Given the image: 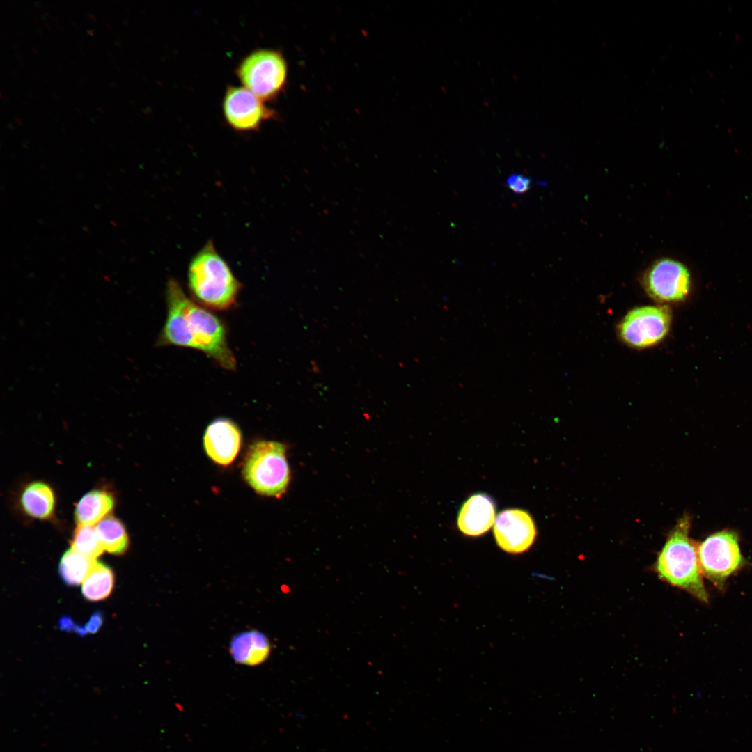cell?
Instances as JSON below:
<instances>
[{"label":"cell","instance_id":"16","mask_svg":"<svg viewBox=\"0 0 752 752\" xmlns=\"http://www.w3.org/2000/svg\"><path fill=\"white\" fill-rule=\"evenodd\" d=\"M114 574L107 565L96 561L81 585L84 597L91 602L105 600L114 586Z\"/></svg>","mask_w":752,"mask_h":752},{"label":"cell","instance_id":"14","mask_svg":"<svg viewBox=\"0 0 752 752\" xmlns=\"http://www.w3.org/2000/svg\"><path fill=\"white\" fill-rule=\"evenodd\" d=\"M113 506V496L107 491H90L81 497L76 506V521L78 525L93 526L106 517Z\"/></svg>","mask_w":752,"mask_h":752},{"label":"cell","instance_id":"15","mask_svg":"<svg viewBox=\"0 0 752 752\" xmlns=\"http://www.w3.org/2000/svg\"><path fill=\"white\" fill-rule=\"evenodd\" d=\"M20 503L24 512L29 516L45 519L54 513L55 496L52 489L46 483L34 482L23 490Z\"/></svg>","mask_w":752,"mask_h":752},{"label":"cell","instance_id":"31","mask_svg":"<svg viewBox=\"0 0 752 752\" xmlns=\"http://www.w3.org/2000/svg\"><path fill=\"white\" fill-rule=\"evenodd\" d=\"M44 25H45V26H46L47 28L49 29V25H48V24H47L46 23H45V22H44Z\"/></svg>","mask_w":752,"mask_h":752},{"label":"cell","instance_id":"23","mask_svg":"<svg viewBox=\"0 0 752 752\" xmlns=\"http://www.w3.org/2000/svg\"><path fill=\"white\" fill-rule=\"evenodd\" d=\"M86 16L89 20H93V21H95V22L97 21L96 18H95V16L94 15H93L92 13H88V14L86 15Z\"/></svg>","mask_w":752,"mask_h":752},{"label":"cell","instance_id":"5","mask_svg":"<svg viewBox=\"0 0 752 752\" xmlns=\"http://www.w3.org/2000/svg\"><path fill=\"white\" fill-rule=\"evenodd\" d=\"M242 86L263 102L279 95L287 77V64L278 51L258 49L246 55L236 69Z\"/></svg>","mask_w":752,"mask_h":752},{"label":"cell","instance_id":"32","mask_svg":"<svg viewBox=\"0 0 752 752\" xmlns=\"http://www.w3.org/2000/svg\"><path fill=\"white\" fill-rule=\"evenodd\" d=\"M75 109H76V110H77V111H78V112H79V113H81V112L80 111V110H79V109H78L77 108H75Z\"/></svg>","mask_w":752,"mask_h":752},{"label":"cell","instance_id":"7","mask_svg":"<svg viewBox=\"0 0 752 752\" xmlns=\"http://www.w3.org/2000/svg\"><path fill=\"white\" fill-rule=\"evenodd\" d=\"M671 322L669 308L643 306L630 311L621 321L618 331L627 345L639 348L654 345L667 334Z\"/></svg>","mask_w":752,"mask_h":752},{"label":"cell","instance_id":"2","mask_svg":"<svg viewBox=\"0 0 752 752\" xmlns=\"http://www.w3.org/2000/svg\"><path fill=\"white\" fill-rule=\"evenodd\" d=\"M690 517H681L657 556L655 570L668 584L687 591L707 603L709 595L700 570L698 545L689 537Z\"/></svg>","mask_w":752,"mask_h":752},{"label":"cell","instance_id":"8","mask_svg":"<svg viewBox=\"0 0 752 752\" xmlns=\"http://www.w3.org/2000/svg\"><path fill=\"white\" fill-rule=\"evenodd\" d=\"M642 282L648 295L660 302L682 301L691 288V276L687 267L668 258L652 263L644 272Z\"/></svg>","mask_w":752,"mask_h":752},{"label":"cell","instance_id":"27","mask_svg":"<svg viewBox=\"0 0 752 752\" xmlns=\"http://www.w3.org/2000/svg\"><path fill=\"white\" fill-rule=\"evenodd\" d=\"M97 110H98V111H100V112H101V113H104V112H103V111H102V109L101 108H100V107H97Z\"/></svg>","mask_w":752,"mask_h":752},{"label":"cell","instance_id":"26","mask_svg":"<svg viewBox=\"0 0 752 752\" xmlns=\"http://www.w3.org/2000/svg\"><path fill=\"white\" fill-rule=\"evenodd\" d=\"M31 49H33V52H35L36 54H38V52H37V50H36V49L35 47H31Z\"/></svg>","mask_w":752,"mask_h":752},{"label":"cell","instance_id":"10","mask_svg":"<svg viewBox=\"0 0 752 752\" xmlns=\"http://www.w3.org/2000/svg\"><path fill=\"white\" fill-rule=\"evenodd\" d=\"M493 533L496 545L503 551L520 554L533 545L537 529L533 517L527 511L508 508L497 515Z\"/></svg>","mask_w":752,"mask_h":752},{"label":"cell","instance_id":"11","mask_svg":"<svg viewBox=\"0 0 752 752\" xmlns=\"http://www.w3.org/2000/svg\"><path fill=\"white\" fill-rule=\"evenodd\" d=\"M241 433L237 425L227 418H219L207 428L203 445L208 457L214 462L226 466L233 462L241 445Z\"/></svg>","mask_w":752,"mask_h":752},{"label":"cell","instance_id":"9","mask_svg":"<svg viewBox=\"0 0 752 752\" xmlns=\"http://www.w3.org/2000/svg\"><path fill=\"white\" fill-rule=\"evenodd\" d=\"M222 106L227 123L238 132L256 131L264 122L275 116L273 109L243 86H228Z\"/></svg>","mask_w":752,"mask_h":752},{"label":"cell","instance_id":"29","mask_svg":"<svg viewBox=\"0 0 752 752\" xmlns=\"http://www.w3.org/2000/svg\"><path fill=\"white\" fill-rule=\"evenodd\" d=\"M105 25L108 27V29H111V26L107 23H105Z\"/></svg>","mask_w":752,"mask_h":752},{"label":"cell","instance_id":"33","mask_svg":"<svg viewBox=\"0 0 752 752\" xmlns=\"http://www.w3.org/2000/svg\"><path fill=\"white\" fill-rule=\"evenodd\" d=\"M53 18H54V20H56V21L57 22H58V19H57L56 17H54Z\"/></svg>","mask_w":752,"mask_h":752},{"label":"cell","instance_id":"4","mask_svg":"<svg viewBox=\"0 0 752 752\" xmlns=\"http://www.w3.org/2000/svg\"><path fill=\"white\" fill-rule=\"evenodd\" d=\"M243 475L259 494L277 498L282 496L290 480L285 446L273 441L252 444L245 458Z\"/></svg>","mask_w":752,"mask_h":752},{"label":"cell","instance_id":"3","mask_svg":"<svg viewBox=\"0 0 752 752\" xmlns=\"http://www.w3.org/2000/svg\"><path fill=\"white\" fill-rule=\"evenodd\" d=\"M187 279L195 299L204 307L217 311L233 307L242 287L211 240L191 260Z\"/></svg>","mask_w":752,"mask_h":752},{"label":"cell","instance_id":"1","mask_svg":"<svg viewBox=\"0 0 752 752\" xmlns=\"http://www.w3.org/2000/svg\"><path fill=\"white\" fill-rule=\"evenodd\" d=\"M166 301L167 317L157 345L196 349L210 357L223 368L234 370L236 360L221 321L190 299L174 279L167 283Z\"/></svg>","mask_w":752,"mask_h":752},{"label":"cell","instance_id":"21","mask_svg":"<svg viewBox=\"0 0 752 752\" xmlns=\"http://www.w3.org/2000/svg\"><path fill=\"white\" fill-rule=\"evenodd\" d=\"M103 623V616L100 611H95L90 617L85 627L88 634H95L100 629Z\"/></svg>","mask_w":752,"mask_h":752},{"label":"cell","instance_id":"20","mask_svg":"<svg viewBox=\"0 0 752 752\" xmlns=\"http://www.w3.org/2000/svg\"><path fill=\"white\" fill-rule=\"evenodd\" d=\"M531 180L529 177L519 173H512L506 180V185L513 193L522 194L526 193L531 187Z\"/></svg>","mask_w":752,"mask_h":752},{"label":"cell","instance_id":"17","mask_svg":"<svg viewBox=\"0 0 752 752\" xmlns=\"http://www.w3.org/2000/svg\"><path fill=\"white\" fill-rule=\"evenodd\" d=\"M96 561V559L91 558L71 548L61 556L58 565L59 575L66 585L79 586L83 583Z\"/></svg>","mask_w":752,"mask_h":752},{"label":"cell","instance_id":"18","mask_svg":"<svg viewBox=\"0 0 752 752\" xmlns=\"http://www.w3.org/2000/svg\"><path fill=\"white\" fill-rule=\"evenodd\" d=\"M95 528L104 550L114 555H122L126 552L129 539L120 520L113 516H107L97 524Z\"/></svg>","mask_w":752,"mask_h":752},{"label":"cell","instance_id":"12","mask_svg":"<svg viewBox=\"0 0 752 752\" xmlns=\"http://www.w3.org/2000/svg\"><path fill=\"white\" fill-rule=\"evenodd\" d=\"M496 505L485 493H476L461 506L457 518L458 529L465 535L478 537L487 533L495 522Z\"/></svg>","mask_w":752,"mask_h":752},{"label":"cell","instance_id":"28","mask_svg":"<svg viewBox=\"0 0 752 752\" xmlns=\"http://www.w3.org/2000/svg\"><path fill=\"white\" fill-rule=\"evenodd\" d=\"M44 13H45V15H47V17H50V15H49V14L48 13H47L46 11H44Z\"/></svg>","mask_w":752,"mask_h":752},{"label":"cell","instance_id":"24","mask_svg":"<svg viewBox=\"0 0 752 752\" xmlns=\"http://www.w3.org/2000/svg\"><path fill=\"white\" fill-rule=\"evenodd\" d=\"M93 31H94V29H88V30H87V32H88V34H89V35H91V36H94Z\"/></svg>","mask_w":752,"mask_h":752},{"label":"cell","instance_id":"22","mask_svg":"<svg viewBox=\"0 0 752 752\" xmlns=\"http://www.w3.org/2000/svg\"><path fill=\"white\" fill-rule=\"evenodd\" d=\"M58 627L62 631L73 632L77 634L81 625H77L68 616H63L58 621Z\"/></svg>","mask_w":752,"mask_h":752},{"label":"cell","instance_id":"6","mask_svg":"<svg viewBox=\"0 0 752 752\" xmlns=\"http://www.w3.org/2000/svg\"><path fill=\"white\" fill-rule=\"evenodd\" d=\"M698 554L703 576L718 588L744 564L737 535L730 530L709 535L698 545Z\"/></svg>","mask_w":752,"mask_h":752},{"label":"cell","instance_id":"19","mask_svg":"<svg viewBox=\"0 0 752 752\" xmlns=\"http://www.w3.org/2000/svg\"><path fill=\"white\" fill-rule=\"evenodd\" d=\"M71 548L93 559H96L104 551L96 528L93 526L78 525L74 532Z\"/></svg>","mask_w":752,"mask_h":752},{"label":"cell","instance_id":"25","mask_svg":"<svg viewBox=\"0 0 752 752\" xmlns=\"http://www.w3.org/2000/svg\"><path fill=\"white\" fill-rule=\"evenodd\" d=\"M15 121H16V122H17V123H18L19 125H22V122H21V120H20L19 118H16V117H15Z\"/></svg>","mask_w":752,"mask_h":752},{"label":"cell","instance_id":"13","mask_svg":"<svg viewBox=\"0 0 752 752\" xmlns=\"http://www.w3.org/2000/svg\"><path fill=\"white\" fill-rule=\"evenodd\" d=\"M229 651L235 663L253 666L266 661L271 652V644L263 633L249 630L233 637Z\"/></svg>","mask_w":752,"mask_h":752},{"label":"cell","instance_id":"30","mask_svg":"<svg viewBox=\"0 0 752 752\" xmlns=\"http://www.w3.org/2000/svg\"><path fill=\"white\" fill-rule=\"evenodd\" d=\"M71 23H72V24H73V26H75V28H77V25H76V24H75L74 22H71Z\"/></svg>","mask_w":752,"mask_h":752}]
</instances>
